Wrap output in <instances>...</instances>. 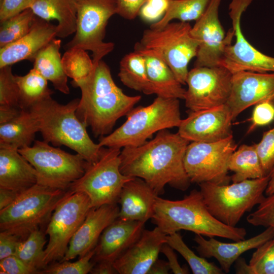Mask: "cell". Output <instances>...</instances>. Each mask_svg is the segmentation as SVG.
Returning a JSON list of instances; mask_svg holds the SVG:
<instances>
[{"label": "cell", "instance_id": "816d5d0a", "mask_svg": "<svg viewBox=\"0 0 274 274\" xmlns=\"http://www.w3.org/2000/svg\"><path fill=\"white\" fill-rule=\"evenodd\" d=\"M113 263V262L107 260L97 261L96 263H95L90 273L92 274L118 273Z\"/></svg>", "mask_w": 274, "mask_h": 274}, {"label": "cell", "instance_id": "ee69618b", "mask_svg": "<svg viewBox=\"0 0 274 274\" xmlns=\"http://www.w3.org/2000/svg\"><path fill=\"white\" fill-rule=\"evenodd\" d=\"M274 100H266L255 105L251 121L252 125L248 132L257 126H264L274 120Z\"/></svg>", "mask_w": 274, "mask_h": 274}, {"label": "cell", "instance_id": "d6986e66", "mask_svg": "<svg viewBox=\"0 0 274 274\" xmlns=\"http://www.w3.org/2000/svg\"><path fill=\"white\" fill-rule=\"evenodd\" d=\"M116 203L92 208L71 238L67 250L60 261L82 257L94 249L105 228L119 217Z\"/></svg>", "mask_w": 274, "mask_h": 274}, {"label": "cell", "instance_id": "1f68e13d", "mask_svg": "<svg viewBox=\"0 0 274 274\" xmlns=\"http://www.w3.org/2000/svg\"><path fill=\"white\" fill-rule=\"evenodd\" d=\"M20 94V107L28 109L35 104L51 96L48 81L34 68L24 76L15 75Z\"/></svg>", "mask_w": 274, "mask_h": 274}, {"label": "cell", "instance_id": "603a6c76", "mask_svg": "<svg viewBox=\"0 0 274 274\" xmlns=\"http://www.w3.org/2000/svg\"><path fill=\"white\" fill-rule=\"evenodd\" d=\"M145 223L125 220L118 218L101 233L95 247L94 262H114L141 236Z\"/></svg>", "mask_w": 274, "mask_h": 274}, {"label": "cell", "instance_id": "c3c4849f", "mask_svg": "<svg viewBox=\"0 0 274 274\" xmlns=\"http://www.w3.org/2000/svg\"><path fill=\"white\" fill-rule=\"evenodd\" d=\"M23 240L19 236L7 231L0 232V260L14 254L18 243Z\"/></svg>", "mask_w": 274, "mask_h": 274}, {"label": "cell", "instance_id": "f1b7e54d", "mask_svg": "<svg viewBox=\"0 0 274 274\" xmlns=\"http://www.w3.org/2000/svg\"><path fill=\"white\" fill-rule=\"evenodd\" d=\"M61 40L53 39L36 56L33 67L47 81H50L54 88L68 94L67 76L64 72L60 53Z\"/></svg>", "mask_w": 274, "mask_h": 274}, {"label": "cell", "instance_id": "f546056e", "mask_svg": "<svg viewBox=\"0 0 274 274\" xmlns=\"http://www.w3.org/2000/svg\"><path fill=\"white\" fill-rule=\"evenodd\" d=\"M228 169L233 173L230 177L232 183L266 176L263 170L255 144L242 145L235 150L230 157Z\"/></svg>", "mask_w": 274, "mask_h": 274}, {"label": "cell", "instance_id": "7dc6e473", "mask_svg": "<svg viewBox=\"0 0 274 274\" xmlns=\"http://www.w3.org/2000/svg\"><path fill=\"white\" fill-rule=\"evenodd\" d=\"M147 0H117V13L122 17L128 20L134 19Z\"/></svg>", "mask_w": 274, "mask_h": 274}, {"label": "cell", "instance_id": "7bdbcfd3", "mask_svg": "<svg viewBox=\"0 0 274 274\" xmlns=\"http://www.w3.org/2000/svg\"><path fill=\"white\" fill-rule=\"evenodd\" d=\"M169 0H147L141 8L139 15L147 22L158 21L165 14Z\"/></svg>", "mask_w": 274, "mask_h": 274}, {"label": "cell", "instance_id": "4dcf8cb0", "mask_svg": "<svg viewBox=\"0 0 274 274\" xmlns=\"http://www.w3.org/2000/svg\"><path fill=\"white\" fill-rule=\"evenodd\" d=\"M118 76L126 87L147 95L154 94L148 77L145 58L140 52L134 51L121 59Z\"/></svg>", "mask_w": 274, "mask_h": 274}, {"label": "cell", "instance_id": "52a82bcc", "mask_svg": "<svg viewBox=\"0 0 274 274\" xmlns=\"http://www.w3.org/2000/svg\"><path fill=\"white\" fill-rule=\"evenodd\" d=\"M67 190L36 184L0 210V230L25 239L32 231L49 222Z\"/></svg>", "mask_w": 274, "mask_h": 274}, {"label": "cell", "instance_id": "8992f818", "mask_svg": "<svg viewBox=\"0 0 274 274\" xmlns=\"http://www.w3.org/2000/svg\"><path fill=\"white\" fill-rule=\"evenodd\" d=\"M269 180V175L231 184L203 182L198 185L210 213L223 224L235 227L246 213L263 200Z\"/></svg>", "mask_w": 274, "mask_h": 274}, {"label": "cell", "instance_id": "9a60e30c", "mask_svg": "<svg viewBox=\"0 0 274 274\" xmlns=\"http://www.w3.org/2000/svg\"><path fill=\"white\" fill-rule=\"evenodd\" d=\"M252 1L232 0L229 5L235 42L226 46L219 65L232 73L241 71L274 73V57L257 49L247 40L242 30V16Z\"/></svg>", "mask_w": 274, "mask_h": 274}, {"label": "cell", "instance_id": "8fae6325", "mask_svg": "<svg viewBox=\"0 0 274 274\" xmlns=\"http://www.w3.org/2000/svg\"><path fill=\"white\" fill-rule=\"evenodd\" d=\"M77 27L64 49L81 48L92 52L93 62L100 61L114 49L113 43L104 41L109 19L117 13V0H74Z\"/></svg>", "mask_w": 274, "mask_h": 274}, {"label": "cell", "instance_id": "ba28073f", "mask_svg": "<svg viewBox=\"0 0 274 274\" xmlns=\"http://www.w3.org/2000/svg\"><path fill=\"white\" fill-rule=\"evenodd\" d=\"M18 151L36 169L37 184L63 190L83 175L89 164L79 154H70L44 141H35Z\"/></svg>", "mask_w": 274, "mask_h": 274}, {"label": "cell", "instance_id": "ab89813d", "mask_svg": "<svg viewBox=\"0 0 274 274\" xmlns=\"http://www.w3.org/2000/svg\"><path fill=\"white\" fill-rule=\"evenodd\" d=\"M0 106L20 108L19 89L11 65L0 68Z\"/></svg>", "mask_w": 274, "mask_h": 274}, {"label": "cell", "instance_id": "5bb4252c", "mask_svg": "<svg viewBox=\"0 0 274 274\" xmlns=\"http://www.w3.org/2000/svg\"><path fill=\"white\" fill-rule=\"evenodd\" d=\"M232 77V73L221 65L194 66L186 80V107L190 111H197L225 105L231 92Z\"/></svg>", "mask_w": 274, "mask_h": 274}, {"label": "cell", "instance_id": "7402d4cb", "mask_svg": "<svg viewBox=\"0 0 274 274\" xmlns=\"http://www.w3.org/2000/svg\"><path fill=\"white\" fill-rule=\"evenodd\" d=\"M274 237V229L267 227L261 233L247 239L233 243L220 242L214 237L205 239L203 235L195 234V249L199 255L205 258H215L224 273L229 272L232 264L244 253L256 249Z\"/></svg>", "mask_w": 274, "mask_h": 274}, {"label": "cell", "instance_id": "30bf717a", "mask_svg": "<svg viewBox=\"0 0 274 274\" xmlns=\"http://www.w3.org/2000/svg\"><path fill=\"white\" fill-rule=\"evenodd\" d=\"M120 153V149L104 147L99 158L89 163L83 175L68 190L87 194L91 208L117 203L124 184L134 178L121 173Z\"/></svg>", "mask_w": 274, "mask_h": 274}, {"label": "cell", "instance_id": "9c48e42d", "mask_svg": "<svg viewBox=\"0 0 274 274\" xmlns=\"http://www.w3.org/2000/svg\"><path fill=\"white\" fill-rule=\"evenodd\" d=\"M191 28L187 22H169L161 28L145 30L137 43L159 55L182 85L186 84L188 64L196 57L198 48L197 41L191 35Z\"/></svg>", "mask_w": 274, "mask_h": 274}, {"label": "cell", "instance_id": "3957f363", "mask_svg": "<svg viewBox=\"0 0 274 274\" xmlns=\"http://www.w3.org/2000/svg\"><path fill=\"white\" fill-rule=\"evenodd\" d=\"M166 234L185 230L210 237H220L239 241L245 239L244 227L226 225L209 212L200 190L193 189L181 200H172L158 196L151 218Z\"/></svg>", "mask_w": 274, "mask_h": 274}, {"label": "cell", "instance_id": "83f0119b", "mask_svg": "<svg viewBox=\"0 0 274 274\" xmlns=\"http://www.w3.org/2000/svg\"><path fill=\"white\" fill-rule=\"evenodd\" d=\"M38 131L36 118L28 109H22L14 119L0 124V148L18 150L30 146Z\"/></svg>", "mask_w": 274, "mask_h": 274}, {"label": "cell", "instance_id": "5b68a950", "mask_svg": "<svg viewBox=\"0 0 274 274\" xmlns=\"http://www.w3.org/2000/svg\"><path fill=\"white\" fill-rule=\"evenodd\" d=\"M120 127L106 136L100 137L101 147H138L159 131L177 127L182 119L179 99L157 96L147 106L133 108Z\"/></svg>", "mask_w": 274, "mask_h": 274}, {"label": "cell", "instance_id": "db71d44e", "mask_svg": "<svg viewBox=\"0 0 274 274\" xmlns=\"http://www.w3.org/2000/svg\"><path fill=\"white\" fill-rule=\"evenodd\" d=\"M170 271L167 261L158 258L150 267L148 274H168Z\"/></svg>", "mask_w": 274, "mask_h": 274}, {"label": "cell", "instance_id": "74e56055", "mask_svg": "<svg viewBox=\"0 0 274 274\" xmlns=\"http://www.w3.org/2000/svg\"><path fill=\"white\" fill-rule=\"evenodd\" d=\"M95 248L75 262L59 261L46 266L39 271L42 274H86L90 273L95 263L91 261Z\"/></svg>", "mask_w": 274, "mask_h": 274}, {"label": "cell", "instance_id": "277c9868", "mask_svg": "<svg viewBox=\"0 0 274 274\" xmlns=\"http://www.w3.org/2000/svg\"><path fill=\"white\" fill-rule=\"evenodd\" d=\"M79 102L76 98L61 104L50 96L28 110L38 121L43 141L54 146L67 147L92 163L99 158L104 147L93 142L87 126L77 117Z\"/></svg>", "mask_w": 274, "mask_h": 274}, {"label": "cell", "instance_id": "f6af8a7d", "mask_svg": "<svg viewBox=\"0 0 274 274\" xmlns=\"http://www.w3.org/2000/svg\"><path fill=\"white\" fill-rule=\"evenodd\" d=\"M0 273L32 274L37 272L13 255L0 260Z\"/></svg>", "mask_w": 274, "mask_h": 274}, {"label": "cell", "instance_id": "836d02e7", "mask_svg": "<svg viewBox=\"0 0 274 274\" xmlns=\"http://www.w3.org/2000/svg\"><path fill=\"white\" fill-rule=\"evenodd\" d=\"M45 230L41 228L32 231L25 239L18 243L14 254L37 273L45 267Z\"/></svg>", "mask_w": 274, "mask_h": 274}, {"label": "cell", "instance_id": "ac0fdd59", "mask_svg": "<svg viewBox=\"0 0 274 274\" xmlns=\"http://www.w3.org/2000/svg\"><path fill=\"white\" fill-rule=\"evenodd\" d=\"M266 100H274V73L241 71L232 73L226 105L233 120L246 109Z\"/></svg>", "mask_w": 274, "mask_h": 274}, {"label": "cell", "instance_id": "484cf974", "mask_svg": "<svg viewBox=\"0 0 274 274\" xmlns=\"http://www.w3.org/2000/svg\"><path fill=\"white\" fill-rule=\"evenodd\" d=\"M134 51L141 53L145 58L148 77L154 94L164 98L184 99L186 89L159 55L152 50L142 48L137 43Z\"/></svg>", "mask_w": 274, "mask_h": 274}, {"label": "cell", "instance_id": "d590c367", "mask_svg": "<svg viewBox=\"0 0 274 274\" xmlns=\"http://www.w3.org/2000/svg\"><path fill=\"white\" fill-rule=\"evenodd\" d=\"M65 73L73 79L74 87L85 80L91 73L94 63L86 51L81 48L66 50L62 57Z\"/></svg>", "mask_w": 274, "mask_h": 274}, {"label": "cell", "instance_id": "6da1fadb", "mask_svg": "<svg viewBox=\"0 0 274 274\" xmlns=\"http://www.w3.org/2000/svg\"><path fill=\"white\" fill-rule=\"evenodd\" d=\"M190 142L168 129L157 132L143 145L121 150L120 170L126 176L144 180L159 195L168 185L184 191L191 183L184 158Z\"/></svg>", "mask_w": 274, "mask_h": 274}, {"label": "cell", "instance_id": "e0dca14e", "mask_svg": "<svg viewBox=\"0 0 274 274\" xmlns=\"http://www.w3.org/2000/svg\"><path fill=\"white\" fill-rule=\"evenodd\" d=\"M233 118L225 105L207 110L189 111L178 127L179 134L190 142H214L232 135Z\"/></svg>", "mask_w": 274, "mask_h": 274}, {"label": "cell", "instance_id": "8d00e7d4", "mask_svg": "<svg viewBox=\"0 0 274 274\" xmlns=\"http://www.w3.org/2000/svg\"><path fill=\"white\" fill-rule=\"evenodd\" d=\"M36 17L29 8L1 22L0 48L16 42L26 35Z\"/></svg>", "mask_w": 274, "mask_h": 274}, {"label": "cell", "instance_id": "b9f144b4", "mask_svg": "<svg viewBox=\"0 0 274 274\" xmlns=\"http://www.w3.org/2000/svg\"><path fill=\"white\" fill-rule=\"evenodd\" d=\"M255 146L263 170L267 176L274 166V127L264 132Z\"/></svg>", "mask_w": 274, "mask_h": 274}, {"label": "cell", "instance_id": "4316f807", "mask_svg": "<svg viewBox=\"0 0 274 274\" xmlns=\"http://www.w3.org/2000/svg\"><path fill=\"white\" fill-rule=\"evenodd\" d=\"M30 9L38 18L57 21V37L65 38L75 33L77 10L74 0H35Z\"/></svg>", "mask_w": 274, "mask_h": 274}, {"label": "cell", "instance_id": "4fadbf2b", "mask_svg": "<svg viewBox=\"0 0 274 274\" xmlns=\"http://www.w3.org/2000/svg\"><path fill=\"white\" fill-rule=\"evenodd\" d=\"M236 148L232 135L217 142H190L184 163L191 183L229 184L228 164Z\"/></svg>", "mask_w": 274, "mask_h": 274}, {"label": "cell", "instance_id": "7c38bea8", "mask_svg": "<svg viewBox=\"0 0 274 274\" xmlns=\"http://www.w3.org/2000/svg\"><path fill=\"white\" fill-rule=\"evenodd\" d=\"M91 208L87 194L68 189L53 212L45 230L49 236L45 249V266L62 259L71 238Z\"/></svg>", "mask_w": 274, "mask_h": 274}, {"label": "cell", "instance_id": "681fc988", "mask_svg": "<svg viewBox=\"0 0 274 274\" xmlns=\"http://www.w3.org/2000/svg\"><path fill=\"white\" fill-rule=\"evenodd\" d=\"M162 253L166 257L167 262L171 271L174 274H187L189 270L187 266H181L179 264L177 256L173 249L167 243L164 244L161 249Z\"/></svg>", "mask_w": 274, "mask_h": 274}, {"label": "cell", "instance_id": "f907efd6", "mask_svg": "<svg viewBox=\"0 0 274 274\" xmlns=\"http://www.w3.org/2000/svg\"><path fill=\"white\" fill-rule=\"evenodd\" d=\"M22 109L17 107L0 106V124L7 123L17 117Z\"/></svg>", "mask_w": 274, "mask_h": 274}, {"label": "cell", "instance_id": "7a4b0ae2", "mask_svg": "<svg viewBox=\"0 0 274 274\" xmlns=\"http://www.w3.org/2000/svg\"><path fill=\"white\" fill-rule=\"evenodd\" d=\"M93 63L90 75L76 86L81 90L76 115L95 137L100 138L112 132L117 120L128 114L141 96L125 94L102 59Z\"/></svg>", "mask_w": 274, "mask_h": 274}, {"label": "cell", "instance_id": "bcb514c9", "mask_svg": "<svg viewBox=\"0 0 274 274\" xmlns=\"http://www.w3.org/2000/svg\"><path fill=\"white\" fill-rule=\"evenodd\" d=\"M35 0H1L0 22L30 8Z\"/></svg>", "mask_w": 274, "mask_h": 274}, {"label": "cell", "instance_id": "60d3db41", "mask_svg": "<svg viewBox=\"0 0 274 274\" xmlns=\"http://www.w3.org/2000/svg\"><path fill=\"white\" fill-rule=\"evenodd\" d=\"M247 221L255 226L274 229V193L265 196L256 210L247 217Z\"/></svg>", "mask_w": 274, "mask_h": 274}, {"label": "cell", "instance_id": "d6a6232c", "mask_svg": "<svg viewBox=\"0 0 274 274\" xmlns=\"http://www.w3.org/2000/svg\"><path fill=\"white\" fill-rule=\"evenodd\" d=\"M211 0H169L166 11L150 28H161L174 19L182 22L196 21L204 14Z\"/></svg>", "mask_w": 274, "mask_h": 274}, {"label": "cell", "instance_id": "9f6ffc18", "mask_svg": "<svg viewBox=\"0 0 274 274\" xmlns=\"http://www.w3.org/2000/svg\"><path fill=\"white\" fill-rule=\"evenodd\" d=\"M273 193H274V166L269 174V180L265 191L266 195H270Z\"/></svg>", "mask_w": 274, "mask_h": 274}, {"label": "cell", "instance_id": "f35d334b", "mask_svg": "<svg viewBox=\"0 0 274 274\" xmlns=\"http://www.w3.org/2000/svg\"><path fill=\"white\" fill-rule=\"evenodd\" d=\"M248 264L249 274H274V237L256 249Z\"/></svg>", "mask_w": 274, "mask_h": 274}, {"label": "cell", "instance_id": "ffe728a7", "mask_svg": "<svg viewBox=\"0 0 274 274\" xmlns=\"http://www.w3.org/2000/svg\"><path fill=\"white\" fill-rule=\"evenodd\" d=\"M166 235L157 226L144 229L138 239L114 261L118 273L148 274L166 243Z\"/></svg>", "mask_w": 274, "mask_h": 274}, {"label": "cell", "instance_id": "d4e9b609", "mask_svg": "<svg viewBox=\"0 0 274 274\" xmlns=\"http://www.w3.org/2000/svg\"><path fill=\"white\" fill-rule=\"evenodd\" d=\"M37 181L36 169L18 150L0 148V188L21 193Z\"/></svg>", "mask_w": 274, "mask_h": 274}, {"label": "cell", "instance_id": "cb8c5ba5", "mask_svg": "<svg viewBox=\"0 0 274 274\" xmlns=\"http://www.w3.org/2000/svg\"><path fill=\"white\" fill-rule=\"evenodd\" d=\"M158 196L144 180L133 178L124 184L120 194L118 218L146 223L153 216Z\"/></svg>", "mask_w": 274, "mask_h": 274}, {"label": "cell", "instance_id": "44dd1931", "mask_svg": "<svg viewBox=\"0 0 274 274\" xmlns=\"http://www.w3.org/2000/svg\"><path fill=\"white\" fill-rule=\"evenodd\" d=\"M57 25L36 16L26 35L0 48V68L24 60L33 62L39 52L57 37Z\"/></svg>", "mask_w": 274, "mask_h": 274}, {"label": "cell", "instance_id": "11a10c76", "mask_svg": "<svg viewBox=\"0 0 274 274\" xmlns=\"http://www.w3.org/2000/svg\"><path fill=\"white\" fill-rule=\"evenodd\" d=\"M235 271L238 274H249V264H247L245 259L239 257L235 262Z\"/></svg>", "mask_w": 274, "mask_h": 274}, {"label": "cell", "instance_id": "e575fe53", "mask_svg": "<svg viewBox=\"0 0 274 274\" xmlns=\"http://www.w3.org/2000/svg\"><path fill=\"white\" fill-rule=\"evenodd\" d=\"M166 243L185 259L194 274H222L224 272L213 262L196 255L185 243L178 232L166 235Z\"/></svg>", "mask_w": 274, "mask_h": 274}, {"label": "cell", "instance_id": "2e32d148", "mask_svg": "<svg viewBox=\"0 0 274 274\" xmlns=\"http://www.w3.org/2000/svg\"><path fill=\"white\" fill-rule=\"evenodd\" d=\"M221 0H211L208 8L191 28V33L198 43L194 66L219 65L226 46L231 44L234 32L227 34L219 18Z\"/></svg>", "mask_w": 274, "mask_h": 274}, {"label": "cell", "instance_id": "f5cc1de1", "mask_svg": "<svg viewBox=\"0 0 274 274\" xmlns=\"http://www.w3.org/2000/svg\"><path fill=\"white\" fill-rule=\"evenodd\" d=\"M20 194L10 189L0 188V210L13 203Z\"/></svg>", "mask_w": 274, "mask_h": 274}]
</instances>
